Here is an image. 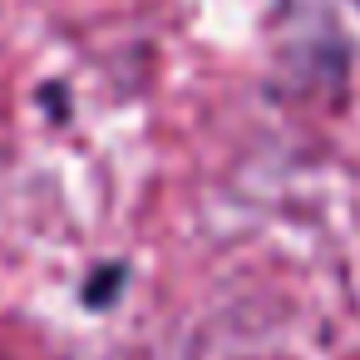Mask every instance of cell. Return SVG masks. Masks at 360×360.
Here are the masks:
<instances>
[{
	"label": "cell",
	"mask_w": 360,
	"mask_h": 360,
	"mask_svg": "<svg viewBox=\"0 0 360 360\" xmlns=\"http://www.w3.org/2000/svg\"><path fill=\"white\" fill-rule=\"evenodd\" d=\"M129 286V266H99L94 271V281H84V306H94V311H109L114 306V296Z\"/></svg>",
	"instance_id": "obj_2"
},
{
	"label": "cell",
	"mask_w": 360,
	"mask_h": 360,
	"mask_svg": "<svg viewBox=\"0 0 360 360\" xmlns=\"http://www.w3.org/2000/svg\"><path fill=\"white\" fill-rule=\"evenodd\" d=\"M276 75L286 94H345L350 40L340 30L335 0H276Z\"/></svg>",
	"instance_id": "obj_1"
}]
</instances>
